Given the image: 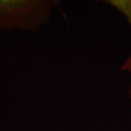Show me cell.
Wrapping results in <instances>:
<instances>
[{
	"mask_svg": "<svg viewBox=\"0 0 131 131\" xmlns=\"http://www.w3.org/2000/svg\"><path fill=\"white\" fill-rule=\"evenodd\" d=\"M120 70H121V71H126V72H129L130 75H131V56L126 60V61H124V63L122 65ZM129 95L130 101H131V85H130V88H129Z\"/></svg>",
	"mask_w": 131,
	"mask_h": 131,
	"instance_id": "obj_3",
	"label": "cell"
},
{
	"mask_svg": "<svg viewBox=\"0 0 131 131\" xmlns=\"http://www.w3.org/2000/svg\"><path fill=\"white\" fill-rule=\"evenodd\" d=\"M105 3L122 13L131 26V0H106Z\"/></svg>",
	"mask_w": 131,
	"mask_h": 131,
	"instance_id": "obj_2",
	"label": "cell"
},
{
	"mask_svg": "<svg viewBox=\"0 0 131 131\" xmlns=\"http://www.w3.org/2000/svg\"><path fill=\"white\" fill-rule=\"evenodd\" d=\"M51 0H0V32L20 29L36 32L51 20Z\"/></svg>",
	"mask_w": 131,
	"mask_h": 131,
	"instance_id": "obj_1",
	"label": "cell"
}]
</instances>
